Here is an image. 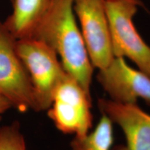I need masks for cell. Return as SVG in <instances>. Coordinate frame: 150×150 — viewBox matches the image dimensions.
I'll use <instances>...</instances> for the list:
<instances>
[{
  "instance_id": "6da1fadb",
  "label": "cell",
  "mask_w": 150,
  "mask_h": 150,
  "mask_svg": "<svg viewBox=\"0 0 150 150\" xmlns=\"http://www.w3.org/2000/svg\"><path fill=\"white\" fill-rule=\"evenodd\" d=\"M31 38L51 47L67 74L91 97L94 67L76 23L74 0H50L45 13Z\"/></svg>"
},
{
  "instance_id": "7a4b0ae2",
  "label": "cell",
  "mask_w": 150,
  "mask_h": 150,
  "mask_svg": "<svg viewBox=\"0 0 150 150\" xmlns=\"http://www.w3.org/2000/svg\"><path fill=\"white\" fill-rule=\"evenodd\" d=\"M16 49L32 83L38 111L47 110L67 73L56 52L42 40L34 38L17 40Z\"/></svg>"
},
{
  "instance_id": "3957f363",
  "label": "cell",
  "mask_w": 150,
  "mask_h": 150,
  "mask_svg": "<svg viewBox=\"0 0 150 150\" xmlns=\"http://www.w3.org/2000/svg\"><path fill=\"white\" fill-rule=\"evenodd\" d=\"M140 5V0H105L114 56L128 58L150 77V46L133 22Z\"/></svg>"
},
{
  "instance_id": "277c9868",
  "label": "cell",
  "mask_w": 150,
  "mask_h": 150,
  "mask_svg": "<svg viewBox=\"0 0 150 150\" xmlns=\"http://www.w3.org/2000/svg\"><path fill=\"white\" fill-rule=\"evenodd\" d=\"M16 41L0 20V95L20 112H38L32 83L17 52Z\"/></svg>"
},
{
  "instance_id": "5b68a950",
  "label": "cell",
  "mask_w": 150,
  "mask_h": 150,
  "mask_svg": "<svg viewBox=\"0 0 150 150\" xmlns=\"http://www.w3.org/2000/svg\"><path fill=\"white\" fill-rule=\"evenodd\" d=\"M92 97L67 74L54 93L48 116L65 134L83 136L93 127Z\"/></svg>"
},
{
  "instance_id": "8992f818",
  "label": "cell",
  "mask_w": 150,
  "mask_h": 150,
  "mask_svg": "<svg viewBox=\"0 0 150 150\" xmlns=\"http://www.w3.org/2000/svg\"><path fill=\"white\" fill-rule=\"evenodd\" d=\"M74 10L92 64L105 68L115 58L105 0H74Z\"/></svg>"
},
{
  "instance_id": "52a82bcc",
  "label": "cell",
  "mask_w": 150,
  "mask_h": 150,
  "mask_svg": "<svg viewBox=\"0 0 150 150\" xmlns=\"http://www.w3.org/2000/svg\"><path fill=\"white\" fill-rule=\"evenodd\" d=\"M97 79L110 100L133 104L140 98L150 106V77L129 66L125 58H114L107 67L99 70Z\"/></svg>"
},
{
  "instance_id": "ba28073f",
  "label": "cell",
  "mask_w": 150,
  "mask_h": 150,
  "mask_svg": "<svg viewBox=\"0 0 150 150\" xmlns=\"http://www.w3.org/2000/svg\"><path fill=\"white\" fill-rule=\"evenodd\" d=\"M102 115L120 127L126 143L112 150H150V115L137 104H125L108 99H98Z\"/></svg>"
},
{
  "instance_id": "9c48e42d",
  "label": "cell",
  "mask_w": 150,
  "mask_h": 150,
  "mask_svg": "<svg viewBox=\"0 0 150 150\" xmlns=\"http://www.w3.org/2000/svg\"><path fill=\"white\" fill-rule=\"evenodd\" d=\"M50 0H12L11 14L4 22L16 40L32 36L47 9Z\"/></svg>"
},
{
  "instance_id": "30bf717a",
  "label": "cell",
  "mask_w": 150,
  "mask_h": 150,
  "mask_svg": "<svg viewBox=\"0 0 150 150\" xmlns=\"http://www.w3.org/2000/svg\"><path fill=\"white\" fill-rule=\"evenodd\" d=\"M112 121L102 115L97 127L83 136H74L71 150H111L114 142Z\"/></svg>"
},
{
  "instance_id": "8fae6325",
  "label": "cell",
  "mask_w": 150,
  "mask_h": 150,
  "mask_svg": "<svg viewBox=\"0 0 150 150\" xmlns=\"http://www.w3.org/2000/svg\"><path fill=\"white\" fill-rule=\"evenodd\" d=\"M0 150H27L25 139L18 122L0 127Z\"/></svg>"
},
{
  "instance_id": "7c38bea8",
  "label": "cell",
  "mask_w": 150,
  "mask_h": 150,
  "mask_svg": "<svg viewBox=\"0 0 150 150\" xmlns=\"http://www.w3.org/2000/svg\"><path fill=\"white\" fill-rule=\"evenodd\" d=\"M12 108V104H11L8 99H6L5 97L0 95V120L1 118V115L4 112L8 111L9 109Z\"/></svg>"
},
{
  "instance_id": "4fadbf2b",
  "label": "cell",
  "mask_w": 150,
  "mask_h": 150,
  "mask_svg": "<svg viewBox=\"0 0 150 150\" xmlns=\"http://www.w3.org/2000/svg\"><path fill=\"white\" fill-rule=\"evenodd\" d=\"M106 1H109V0H106Z\"/></svg>"
},
{
  "instance_id": "5bb4252c",
  "label": "cell",
  "mask_w": 150,
  "mask_h": 150,
  "mask_svg": "<svg viewBox=\"0 0 150 150\" xmlns=\"http://www.w3.org/2000/svg\"><path fill=\"white\" fill-rule=\"evenodd\" d=\"M11 1H12V0H11Z\"/></svg>"
},
{
  "instance_id": "9a60e30c",
  "label": "cell",
  "mask_w": 150,
  "mask_h": 150,
  "mask_svg": "<svg viewBox=\"0 0 150 150\" xmlns=\"http://www.w3.org/2000/svg\"></svg>"
}]
</instances>
